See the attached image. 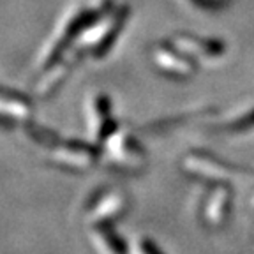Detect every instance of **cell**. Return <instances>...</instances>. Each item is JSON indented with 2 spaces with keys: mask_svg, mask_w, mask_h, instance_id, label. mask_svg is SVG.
<instances>
[{
  "mask_svg": "<svg viewBox=\"0 0 254 254\" xmlns=\"http://www.w3.org/2000/svg\"><path fill=\"white\" fill-rule=\"evenodd\" d=\"M92 154L87 145L83 143H65L55 152V161L67 168L74 166H87L90 163Z\"/></svg>",
  "mask_w": 254,
  "mask_h": 254,
  "instance_id": "cell-1",
  "label": "cell"
}]
</instances>
